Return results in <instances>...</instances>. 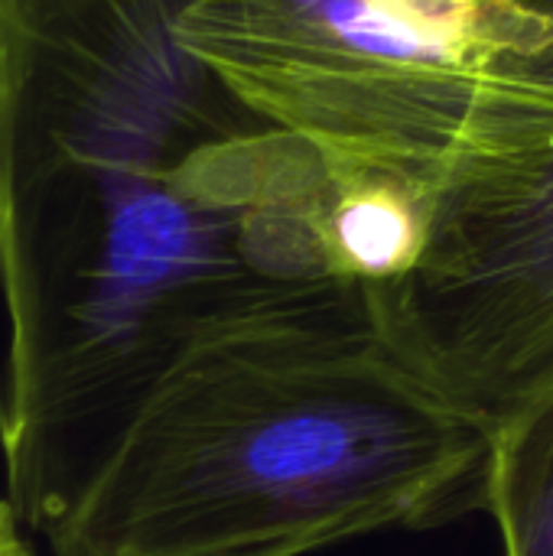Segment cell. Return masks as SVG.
<instances>
[{"label":"cell","mask_w":553,"mask_h":556,"mask_svg":"<svg viewBox=\"0 0 553 556\" xmlns=\"http://www.w3.org/2000/svg\"><path fill=\"white\" fill-rule=\"evenodd\" d=\"M189 3L0 0V456L42 538L189 349L368 319L329 163L183 46Z\"/></svg>","instance_id":"obj_1"},{"label":"cell","mask_w":553,"mask_h":556,"mask_svg":"<svg viewBox=\"0 0 553 556\" xmlns=\"http://www.w3.org/2000/svg\"><path fill=\"white\" fill-rule=\"evenodd\" d=\"M489 433L368 319L218 332L173 362L68 511L55 556H306L482 508Z\"/></svg>","instance_id":"obj_2"},{"label":"cell","mask_w":553,"mask_h":556,"mask_svg":"<svg viewBox=\"0 0 553 556\" xmlns=\"http://www.w3.org/2000/svg\"><path fill=\"white\" fill-rule=\"evenodd\" d=\"M551 33L489 65L440 169L414 267L365 290L378 345L489 427L553 368Z\"/></svg>","instance_id":"obj_3"},{"label":"cell","mask_w":553,"mask_h":556,"mask_svg":"<svg viewBox=\"0 0 553 556\" xmlns=\"http://www.w3.org/2000/svg\"><path fill=\"white\" fill-rule=\"evenodd\" d=\"M326 163L437 192L479 75L551 33L538 0H192L176 26Z\"/></svg>","instance_id":"obj_4"},{"label":"cell","mask_w":553,"mask_h":556,"mask_svg":"<svg viewBox=\"0 0 553 556\" xmlns=\"http://www.w3.org/2000/svg\"><path fill=\"white\" fill-rule=\"evenodd\" d=\"M482 508L502 556H553V368L489 427Z\"/></svg>","instance_id":"obj_5"},{"label":"cell","mask_w":553,"mask_h":556,"mask_svg":"<svg viewBox=\"0 0 553 556\" xmlns=\"http://www.w3.org/2000/svg\"><path fill=\"white\" fill-rule=\"evenodd\" d=\"M20 525L23 521L16 518V511L7 502H0V556H33Z\"/></svg>","instance_id":"obj_6"}]
</instances>
